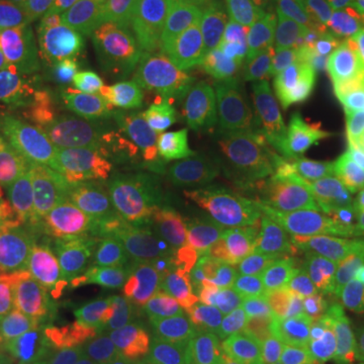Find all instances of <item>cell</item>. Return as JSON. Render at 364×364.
Masks as SVG:
<instances>
[{"instance_id":"1f68e13d","label":"cell","mask_w":364,"mask_h":364,"mask_svg":"<svg viewBox=\"0 0 364 364\" xmlns=\"http://www.w3.org/2000/svg\"><path fill=\"white\" fill-rule=\"evenodd\" d=\"M18 2H23L26 6L35 9V11H45V6H47L51 0H18Z\"/></svg>"},{"instance_id":"ffe728a7","label":"cell","mask_w":364,"mask_h":364,"mask_svg":"<svg viewBox=\"0 0 364 364\" xmlns=\"http://www.w3.org/2000/svg\"><path fill=\"white\" fill-rule=\"evenodd\" d=\"M61 41L43 11L18 0H0V59L59 49Z\"/></svg>"},{"instance_id":"ac0fdd59","label":"cell","mask_w":364,"mask_h":364,"mask_svg":"<svg viewBox=\"0 0 364 364\" xmlns=\"http://www.w3.org/2000/svg\"><path fill=\"white\" fill-rule=\"evenodd\" d=\"M364 67V2L348 0L326 57L320 104L336 109L350 79Z\"/></svg>"},{"instance_id":"83f0119b","label":"cell","mask_w":364,"mask_h":364,"mask_svg":"<svg viewBox=\"0 0 364 364\" xmlns=\"http://www.w3.org/2000/svg\"><path fill=\"white\" fill-rule=\"evenodd\" d=\"M158 0H109L105 6L102 18L93 26H124L136 21L140 14H144Z\"/></svg>"},{"instance_id":"4dcf8cb0","label":"cell","mask_w":364,"mask_h":364,"mask_svg":"<svg viewBox=\"0 0 364 364\" xmlns=\"http://www.w3.org/2000/svg\"><path fill=\"white\" fill-rule=\"evenodd\" d=\"M28 364H63V356H61V348L55 342L51 346H47L45 350H41Z\"/></svg>"},{"instance_id":"7a4b0ae2","label":"cell","mask_w":364,"mask_h":364,"mask_svg":"<svg viewBox=\"0 0 364 364\" xmlns=\"http://www.w3.org/2000/svg\"><path fill=\"white\" fill-rule=\"evenodd\" d=\"M265 162L342 205L364 196V140L324 105L286 104Z\"/></svg>"},{"instance_id":"5bb4252c","label":"cell","mask_w":364,"mask_h":364,"mask_svg":"<svg viewBox=\"0 0 364 364\" xmlns=\"http://www.w3.org/2000/svg\"><path fill=\"white\" fill-rule=\"evenodd\" d=\"M61 326L6 277L0 287V364H28L59 338Z\"/></svg>"},{"instance_id":"4fadbf2b","label":"cell","mask_w":364,"mask_h":364,"mask_svg":"<svg viewBox=\"0 0 364 364\" xmlns=\"http://www.w3.org/2000/svg\"><path fill=\"white\" fill-rule=\"evenodd\" d=\"M198 186L221 210L245 219L275 217L286 208V181L269 162H245L205 172Z\"/></svg>"},{"instance_id":"3957f363","label":"cell","mask_w":364,"mask_h":364,"mask_svg":"<svg viewBox=\"0 0 364 364\" xmlns=\"http://www.w3.org/2000/svg\"><path fill=\"white\" fill-rule=\"evenodd\" d=\"M0 265L61 328L102 332L114 294L77 253L25 231L0 235Z\"/></svg>"},{"instance_id":"e575fe53","label":"cell","mask_w":364,"mask_h":364,"mask_svg":"<svg viewBox=\"0 0 364 364\" xmlns=\"http://www.w3.org/2000/svg\"><path fill=\"white\" fill-rule=\"evenodd\" d=\"M172 364H188V363H172Z\"/></svg>"},{"instance_id":"e0dca14e","label":"cell","mask_w":364,"mask_h":364,"mask_svg":"<svg viewBox=\"0 0 364 364\" xmlns=\"http://www.w3.org/2000/svg\"><path fill=\"white\" fill-rule=\"evenodd\" d=\"M277 0H215L205 9L203 41L257 57Z\"/></svg>"},{"instance_id":"d4e9b609","label":"cell","mask_w":364,"mask_h":364,"mask_svg":"<svg viewBox=\"0 0 364 364\" xmlns=\"http://www.w3.org/2000/svg\"><path fill=\"white\" fill-rule=\"evenodd\" d=\"M119 49H124L122 28H117V26H91L79 43V49L75 53V65L91 61V59H97L102 55L116 53Z\"/></svg>"},{"instance_id":"277c9868","label":"cell","mask_w":364,"mask_h":364,"mask_svg":"<svg viewBox=\"0 0 364 364\" xmlns=\"http://www.w3.org/2000/svg\"><path fill=\"white\" fill-rule=\"evenodd\" d=\"M100 334L136 364H172L215 358L225 328L193 298L114 296Z\"/></svg>"},{"instance_id":"f1b7e54d","label":"cell","mask_w":364,"mask_h":364,"mask_svg":"<svg viewBox=\"0 0 364 364\" xmlns=\"http://www.w3.org/2000/svg\"><path fill=\"white\" fill-rule=\"evenodd\" d=\"M336 350L342 364H364V320L340 332Z\"/></svg>"},{"instance_id":"8fae6325","label":"cell","mask_w":364,"mask_h":364,"mask_svg":"<svg viewBox=\"0 0 364 364\" xmlns=\"http://www.w3.org/2000/svg\"><path fill=\"white\" fill-rule=\"evenodd\" d=\"M122 193L132 215L164 237L195 239L225 233V210L200 186H168L136 178Z\"/></svg>"},{"instance_id":"8992f818","label":"cell","mask_w":364,"mask_h":364,"mask_svg":"<svg viewBox=\"0 0 364 364\" xmlns=\"http://www.w3.org/2000/svg\"><path fill=\"white\" fill-rule=\"evenodd\" d=\"M348 0H277L261 43L265 69L286 104L320 102L330 43Z\"/></svg>"},{"instance_id":"cb8c5ba5","label":"cell","mask_w":364,"mask_h":364,"mask_svg":"<svg viewBox=\"0 0 364 364\" xmlns=\"http://www.w3.org/2000/svg\"><path fill=\"white\" fill-rule=\"evenodd\" d=\"M107 2L109 0H51L43 13L61 45H65L79 35H85L102 18Z\"/></svg>"},{"instance_id":"30bf717a","label":"cell","mask_w":364,"mask_h":364,"mask_svg":"<svg viewBox=\"0 0 364 364\" xmlns=\"http://www.w3.org/2000/svg\"><path fill=\"white\" fill-rule=\"evenodd\" d=\"M65 158L18 134L0 142V203L28 215L57 213L69 184Z\"/></svg>"},{"instance_id":"2e32d148","label":"cell","mask_w":364,"mask_h":364,"mask_svg":"<svg viewBox=\"0 0 364 364\" xmlns=\"http://www.w3.org/2000/svg\"><path fill=\"white\" fill-rule=\"evenodd\" d=\"M286 233L299 253L320 267L350 245L352 221L342 203L320 195L316 203L287 223Z\"/></svg>"},{"instance_id":"7402d4cb","label":"cell","mask_w":364,"mask_h":364,"mask_svg":"<svg viewBox=\"0 0 364 364\" xmlns=\"http://www.w3.org/2000/svg\"><path fill=\"white\" fill-rule=\"evenodd\" d=\"M146 168L152 181L168 186H193L207 172L205 158L186 142L156 144L146 158Z\"/></svg>"},{"instance_id":"6da1fadb","label":"cell","mask_w":364,"mask_h":364,"mask_svg":"<svg viewBox=\"0 0 364 364\" xmlns=\"http://www.w3.org/2000/svg\"><path fill=\"white\" fill-rule=\"evenodd\" d=\"M182 75L208 144L253 154L272 140L286 102L255 57L227 45H207Z\"/></svg>"},{"instance_id":"f546056e","label":"cell","mask_w":364,"mask_h":364,"mask_svg":"<svg viewBox=\"0 0 364 364\" xmlns=\"http://www.w3.org/2000/svg\"><path fill=\"white\" fill-rule=\"evenodd\" d=\"M16 136H18V128H16V124H14L13 117L9 114L4 102L0 100V142L16 138Z\"/></svg>"},{"instance_id":"44dd1931","label":"cell","mask_w":364,"mask_h":364,"mask_svg":"<svg viewBox=\"0 0 364 364\" xmlns=\"http://www.w3.org/2000/svg\"><path fill=\"white\" fill-rule=\"evenodd\" d=\"M156 126L150 117H130L102 132L100 154L117 168H138L156 146Z\"/></svg>"},{"instance_id":"52a82bcc","label":"cell","mask_w":364,"mask_h":364,"mask_svg":"<svg viewBox=\"0 0 364 364\" xmlns=\"http://www.w3.org/2000/svg\"><path fill=\"white\" fill-rule=\"evenodd\" d=\"M0 100L18 134L43 148H65L81 138L79 102L59 49L0 59Z\"/></svg>"},{"instance_id":"d590c367","label":"cell","mask_w":364,"mask_h":364,"mask_svg":"<svg viewBox=\"0 0 364 364\" xmlns=\"http://www.w3.org/2000/svg\"><path fill=\"white\" fill-rule=\"evenodd\" d=\"M358 2H364V0H358Z\"/></svg>"},{"instance_id":"4316f807","label":"cell","mask_w":364,"mask_h":364,"mask_svg":"<svg viewBox=\"0 0 364 364\" xmlns=\"http://www.w3.org/2000/svg\"><path fill=\"white\" fill-rule=\"evenodd\" d=\"M219 364H308L306 356L291 348H267V350H235Z\"/></svg>"},{"instance_id":"9a60e30c","label":"cell","mask_w":364,"mask_h":364,"mask_svg":"<svg viewBox=\"0 0 364 364\" xmlns=\"http://www.w3.org/2000/svg\"><path fill=\"white\" fill-rule=\"evenodd\" d=\"M47 229L69 251L81 257L104 245L116 233L112 229L104 188L91 178H73L63 205L53 213V221Z\"/></svg>"},{"instance_id":"ba28073f","label":"cell","mask_w":364,"mask_h":364,"mask_svg":"<svg viewBox=\"0 0 364 364\" xmlns=\"http://www.w3.org/2000/svg\"><path fill=\"white\" fill-rule=\"evenodd\" d=\"M239 259L259 275V279L284 301L289 328L301 340L312 344H328L330 324L318 312L314 284L318 267L306 259L286 227L272 223L233 221L225 225Z\"/></svg>"},{"instance_id":"484cf974","label":"cell","mask_w":364,"mask_h":364,"mask_svg":"<svg viewBox=\"0 0 364 364\" xmlns=\"http://www.w3.org/2000/svg\"><path fill=\"white\" fill-rule=\"evenodd\" d=\"M340 119L364 140V67L350 79L336 105Z\"/></svg>"},{"instance_id":"7c38bea8","label":"cell","mask_w":364,"mask_h":364,"mask_svg":"<svg viewBox=\"0 0 364 364\" xmlns=\"http://www.w3.org/2000/svg\"><path fill=\"white\" fill-rule=\"evenodd\" d=\"M205 9L191 0H158L122 28L124 47L164 71H182L205 47Z\"/></svg>"},{"instance_id":"d6986e66","label":"cell","mask_w":364,"mask_h":364,"mask_svg":"<svg viewBox=\"0 0 364 364\" xmlns=\"http://www.w3.org/2000/svg\"><path fill=\"white\" fill-rule=\"evenodd\" d=\"M314 294L318 312L330 324L364 318V259L320 267Z\"/></svg>"},{"instance_id":"5b68a950","label":"cell","mask_w":364,"mask_h":364,"mask_svg":"<svg viewBox=\"0 0 364 364\" xmlns=\"http://www.w3.org/2000/svg\"><path fill=\"white\" fill-rule=\"evenodd\" d=\"M83 259L114 296H184L198 304L217 261L186 241L134 229L116 231Z\"/></svg>"},{"instance_id":"d6a6232c","label":"cell","mask_w":364,"mask_h":364,"mask_svg":"<svg viewBox=\"0 0 364 364\" xmlns=\"http://www.w3.org/2000/svg\"><path fill=\"white\" fill-rule=\"evenodd\" d=\"M191 2H195V4H198V6H203V9H207V6H210L215 0H191Z\"/></svg>"},{"instance_id":"603a6c76","label":"cell","mask_w":364,"mask_h":364,"mask_svg":"<svg viewBox=\"0 0 364 364\" xmlns=\"http://www.w3.org/2000/svg\"><path fill=\"white\" fill-rule=\"evenodd\" d=\"M57 344L63 364H136L112 340L85 328H61Z\"/></svg>"},{"instance_id":"836d02e7","label":"cell","mask_w":364,"mask_h":364,"mask_svg":"<svg viewBox=\"0 0 364 364\" xmlns=\"http://www.w3.org/2000/svg\"><path fill=\"white\" fill-rule=\"evenodd\" d=\"M4 282H6V275H4V273H0V287H2V284H4Z\"/></svg>"},{"instance_id":"9c48e42d","label":"cell","mask_w":364,"mask_h":364,"mask_svg":"<svg viewBox=\"0 0 364 364\" xmlns=\"http://www.w3.org/2000/svg\"><path fill=\"white\" fill-rule=\"evenodd\" d=\"M75 69L81 116L100 132L130 117L150 116L168 97L166 71L126 47Z\"/></svg>"}]
</instances>
